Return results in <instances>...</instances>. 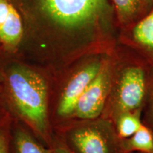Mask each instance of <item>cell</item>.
<instances>
[{"mask_svg":"<svg viewBox=\"0 0 153 153\" xmlns=\"http://www.w3.org/2000/svg\"><path fill=\"white\" fill-rule=\"evenodd\" d=\"M25 25L45 29L74 49L110 52L118 28L111 0H11Z\"/></svg>","mask_w":153,"mask_h":153,"instance_id":"6da1fadb","label":"cell"},{"mask_svg":"<svg viewBox=\"0 0 153 153\" xmlns=\"http://www.w3.org/2000/svg\"><path fill=\"white\" fill-rule=\"evenodd\" d=\"M7 85L17 112L45 140L48 128V87L43 76L29 67L16 64L7 72Z\"/></svg>","mask_w":153,"mask_h":153,"instance_id":"7a4b0ae2","label":"cell"},{"mask_svg":"<svg viewBox=\"0 0 153 153\" xmlns=\"http://www.w3.org/2000/svg\"><path fill=\"white\" fill-rule=\"evenodd\" d=\"M109 57V53H99L76 71L63 90L57 114L62 117L72 115L76 102L88 86L101 71Z\"/></svg>","mask_w":153,"mask_h":153,"instance_id":"3957f363","label":"cell"},{"mask_svg":"<svg viewBox=\"0 0 153 153\" xmlns=\"http://www.w3.org/2000/svg\"><path fill=\"white\" fill-rule=\"evenodd\" d=\"M146 90V78L144 68L132 63L120 72L116 86V105L119 111L131 112L142 104Z\"/></svg>","mask_w":153,"mask_h":153,"instance_id":"277c9868","label":"cell"},{"mask_svg":"<svg viewBox=\"0 0 153 153\" xmlns=\"http://www.w3.org/2000/svg\"><path fill=\"white\" fill-rule=\"evenodd\" d=\"M110 56L101 71L78 99L73 114L83 119L98 117L104 108L110 88Z\"/></svg>","mask_w":153,"mask_h":153,"instance_id":"5b68a950","label":"cell"},{"mask_svg":"<svg viewBox=\"0 0 153 153\" xmlns=\"http://www.w3.org/2000/svg\"><path fill=\"white\" fill-rule=\"evenodd\" d=\"M74 153H119L120 148L108 133L96 126H83L70 134Z\"/></svg>","mask_w":153,"mask_h":153,"instance_id":"8992f818","label":"cell"},{"mask_svg":"<svg viewBox=\"0 0 153 153\" xmlns=\"http://www.w3.org/2000/svg\"><path fill=\"white\" fill-rule=\"evenodd\" d=\"M120 30L124 44L153 60V7L137 22Z\"/></svg>","mask_w":153,"mask_h":153,"instance_id":"52a82bcc","label":"cell"},{"mask_svg":"<svg viewBox=\"0 0 153 153\" xmlns=\"http://www.w3.org/2000/svg\"><path fill=\"white\" fill-rule=\"evenodd\" d=\"M24 32L22 16L11 0H0V43L8 51H14Z\"/></svg>","mask_w":153,"mask_h":153,"instance_id":"ba28073f","label":"cell"},{"mask_svg":"<svg viewBox=\"0 0 153 153\" xmlns=\"http://www.w3.org/2000/svg\"><path fill=\"white\" fill-rule=\"evenodd\" d=\"M114 6L118 28L133 24L146 15L143 0H111Z\"/></svg>","mask_w":153,"mask_h":153,"instance_id":"9c48e42d","label":"cell"},{"mask_svg":"<svg viewBox=\"0 0 153 153\" xmlns=\"http://www.w3.org/2000/svg\"><path fill=\"white\" fill-rule=\"evenodd\" d=\"M121 152L138 151L142 153H153V135L148 128L141 125L136 133L124 140L120 145Z\"/></svg>","mask_w":153,"mask_h":153,"instance_id":"30bf717a","label":"cell"},{"mask_svg":"<svg viewBox=\"0 0 153 153\" xmlns=\"http://www.w3.org/2000/svg\"><path fill=\"white\" fill-rule=\"evenodd\" d=\"M16 153H51L39 144L32 135L25 130L19 128L14 135Z\"/></svg>","mask_w":153,"mask_h":153,"instance_id":"8fae6325","label":"cell"},{"mask_svg":"<svg viewBox=\"0 0 153 153\" xmlns=\"http://www.w3.org/2000/svg\"><path fill=\"white\" fill-rule=\"evenodd\" d=\"M141 125L137 116L130 112L123 113L118 122V135L122 138H129L136 133Z\"/></svg>","mask_w":153,"mask_h":153,"instance_id":"7c38bea8","label":"cell"},{"mask_svg":"<svg viewBox=\"0 0 153 153\" xmlns=\"http://www.w3.org/2000/svg\"><path fill=\"white\" fill-rule=\"evenodd\" d=\"M0 153H9V139L4 126H0Z\"/></svg>","mask_w":153,"mask_h":153,"instance_id":"4fadbf2b","label":"cell"},{"mask_svg":"<svg viewBox=\"0 0 153 153\" xmlns=\"http://www.w3.org/2000/svg\"><path fill=\"white\" fill-rule=\"evenodd\" d=\"M51 153H74L68 146L63 144L55 145L51 150Z\"/></svg>","mask_w":153,"mask_h":153,"instance_id":"5bb4252c","label":"cell"},{"mask_svg":"<svg viewBox=\"0 0 153 153\" xmlns=\"http://www.w3.org/2000/svg\"><path fill=\"white\" fill-rule=\"evenodd\" d=\"M143 2H144L145 10L147 14L153 7V0H143Z\"/></svg>","mask_w":153,"mask_h":153,"instance_id":"9a60e30c","label":"cell"},{"mask_svg":"<svg viewBox=\"0 0 153 153\" xmlns=\"http://www.w3.org/2000/svg\"><path fill=\"white\" fill-rule=\"evenodd\" d=\"M152 112H153V101H152Z\"/></svg>","mask_w":153,"mask_h":153,"instance_id":"2e32d148","label":"cell"}]
</instances>
